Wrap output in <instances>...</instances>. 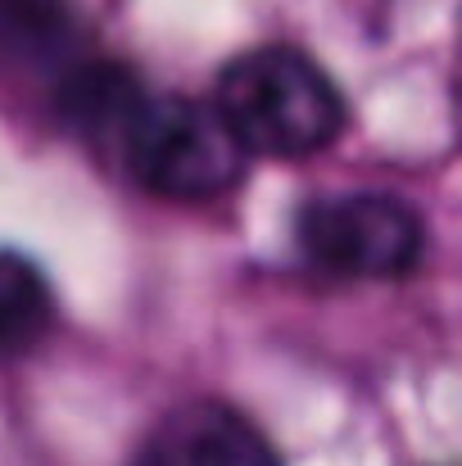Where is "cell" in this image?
Segmentation results:
<instances>
[{
	"mask_svg": "<svg viewBox=\"0 0 462 466\" xmlns=\"http://www.w3.org/2000/svg\"><path fill=\"white\" fill-rule=\"evenodd\" d=\"M64 27H68L64 0H0V32L14 46H27V50L55 46Z\"/></svg>",
	"mask_w": 462,
	"mask_h": 466,
	"instance_id": "cell-7",
	"label": "cell"
},
{
	"mask_svg": "<svg viewBox=\"0 0 462 466\" xmlns=\"http://www.w3.org/2000/svg\"><path fill=\"white\" fill-rule=\"evenodd\" d=\"M146 100L141 91V77L114 59H100V64H82L68 86H64V114L82 127V132H96V137H123L128 118L137 114V105Z\"/></svg>",
	"mask_w": 462,
	"mask_h": 466,
	"instance_id": "cell-5",
	"label": "cell"
},
{
	"mask_svg": "<svg viewBox=\"0 0 462 466\" xmlns=\"http://www.w3.org/2000/svg\"><path fill=\"white\" fill-rule=\"evenodd\" d=\"M146 458L150 466H277L268 435L227 403H195L181 412L163 449Z\"/></svg>",
	"mask_w": 462,
	"mask_h": 466,
	"instance_id": "cell-4",
	"label": "cell"
},
{
	"mask_svg": "<svg viewBox=\"0 0 462 466\" xmlns=\"http://www.w3.org/2000/svg\"><path fill=\"white\" fill-rule=\"evenodd\" d=\"M132 177L177 204H204L227 195L241 172L245 150L227 132L213 105L195 100H141L118 137Z\"/></svg>",
	"mask_w": 462,
	"mask_h": 466,
	"instance_id": "cell-2",
	"label": "cell"
},
{
	"mask_svg": "<svg viewBox=\"0 0 462 466\" xmlns=\"http://www.w3.org/2000/svg\"><path fill=\"white\" fill-rule=\"evenodd\" d=\"M55 326L46 277L14 249H0V353H27Z\"/></svg>",
	"mask_w": 462,
	"mask_h": 466,
	"instance_id": "cell-6",
	"label": "cell"
},
{
	"mask_svg": "<svg viewBox=\"0 0 462 466\" xmlns=\"http://www.w3.org/2000/svg\"><path fill=\"white\" fill-rule=\"evenodd\" d=\"M295 236H300V249L322 272L358 277V281L404 277L422 263V249H426L422 218L404 199L381 195V190L308 199Z\"/></svg>",
	"mask_w": 462,
	"mask_h": 466,
	"instance_id": "cell-3",
	"label": "cell"
},
{
	"mask_svg": "<svg viewBox=\"0 0 462 466\" xmlns=\"http://www.w3.org/2000/svg\"><path fill=\"white\" fill-rule=\"evenodd\" d=\"M218 118L245 155L304 158L344 127V100L326 68L295 46H259L218 73Z\"/></svg>",
	"mask_w": 462,
	"mask_h": 466,
	"instance_id": "cell-1",
	"label": "cell"
},
{
	"mask_svg": "<svg viewBox=\"0 0 462 466\" xmlns=\"http://www.w3.org/2000/svg\"><path fill=\"white\" fill-rule=\"evenodd\" d=\"M141 466H150V458H146V462H141Z\"/></svg>",
	"mask_w": 462,
	"mask_h": 466,
	"instance_id": "cell-8",
	"label": "cell"
}]
</instances>
